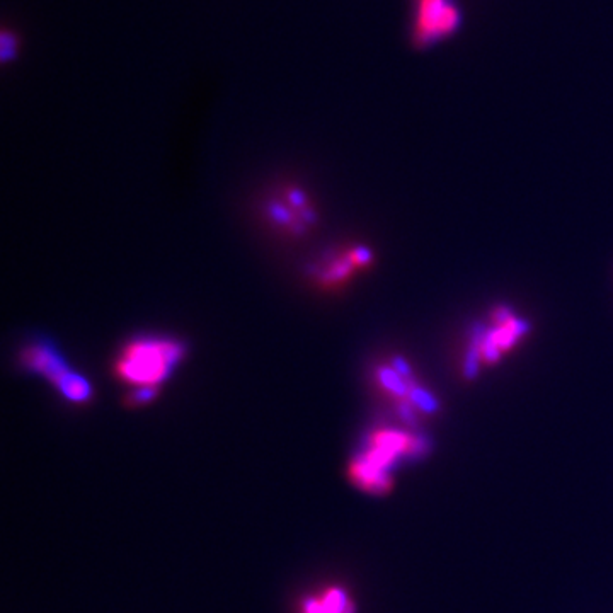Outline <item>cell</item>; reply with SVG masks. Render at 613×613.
Masks as SVG:
<instances>
[{
  "mask_svg": "<svg viewBox=\"0 0 613 613\" xmlns=\"http://www.w3.org/2000/svg\"><path fill=\"white\" fill-rule=\"evenodd\" d=\"M183 355V346L176 341L140 339L123 350L116 361V373L128 384L155 387L166 379Z\"/></svg>",
  "mask_w": 613,
  "mask_h": 613,
  "instance_id": "obj_1",
  "label": "cell"
},
{
  "mask_svg": "<svg viewBox=\"0 0 613 613\" xmlns=\"http://www.w3.org/2000/svg\"><path fill=\"white\" fill-rule=\"evenodd\" d=\"M23 358L26 367L43 373L52 380L53 384H57L60 392L69 397L70 401L86 402L91 397V387L86 380L70 373L52 351L46 350L43 346H33L24 351Z\"/></svg>",
  "mask_w": 613,
  "mask_h": 613,
  "instance_id": "obj_2",
  "label": "cell"
},
{
  "mask_svg": "<svg viewBox=\"0 0 613 613\" xmlns=\"http://www.w3.org/2000/svg\"><path fill=\"white\" fill-rule=\"evenodd\" d=\"M460 24V14L450 0H421L418 19V40L421 43L440 40Z\"/></svg>",
  "mask_w": 613,
  "mask_h": 613,
  "instance_id": "obj_3",
  "label": "cell"
},
{
  "mask_svg": "<svg viewBox=\"0 0 613 613\" xmlns=\"http://www.w3.org/2000/svg\"><path fill=\"white\" fill-rule=\"evenodd\" d=\"M304 613H355V603L339 588H329L324 595L310 600Z\"/></svg>",
  "mask_w": 613,
  "mask_h": 613,
  "instance_id": "obj_4",
  "label": "cell"
},
{
  "mask_svg": "<svg viewBox=\"0 0 613 613\" xmlns=\"http://www.w3.org/2000/svg\"><path fill=\"white\" fill-rule=\"evenodd\" d=\"M16 50H18V38L9 33V31H4L2 33V40H0V55H2V60L4 62H9L12 58L16 57Z\"/></svg>",
  "mask_w": 613,
  "mask_h": 613,
  "instance_id": "obj_5",
  "label": "cell"
},
{
  "mask_svg": "<svg viewBox=\"0 0 613 613\" xmlns=\"http://www.w3.org/2000/svg\"><path fill=\"white\" fill-rule=\"evenodd\" d=\"M155 394H157V387H137L128 397V404L130 406H144L154 399Z\"/></svg>",
  "mask_w": 613,
  "mask_h": 613,
  "instance_id": "obj_6",
  "label": "cell"
},
{
  "mask_svg": "<svg viewBox=\"0 0 613 613\" xmlns=\"http://www.w3.org/2000/svg\"><path fill=\"white\" fill-rule=\"evenodd\" d=\"M409 394H411V396H409L411 397V401H413L414 404H418L424 411H435L436 407H438V404L431 399L430 394H426L423 390L413 389Z\"/></svg>",
  "mask_w": 613,
  "mask_h": 613,
  "instance_id": "obj_7",
  "label": "cell"
}]
</instances>
